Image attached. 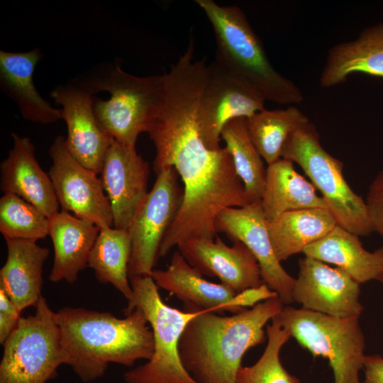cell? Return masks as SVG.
<instances>
[{
	"mask_svg": "<svg viewBox=\"0 0 383 383\" xmlns=\"http://www.w3.org/2000/svg\"><path fill=\"white\" fill-rule=\"evenodd\" d=\"M56 316L67 365L83 382L102 377L110 363L132 366L152 356L153 333L139 308L123 318L73 307L60 309Z\"/></svg>",
	"mask_w": 383,
	"mask_h": 383,
	"instance_id": "6da1fadb",
	"label": "cell"
},
{
	"mask_svg": "<svg viewBox=\"0 0 383 383\" xmlns=\"http://www.w3.org/2000/svg\"><path fill=\"white\" fill-rule=\"evenodd\" d=\"M284 305L275 296L230 316L200 311L180 337L184 367L197 383H236L245 353L265 342V326Z\"/></svg>",
	"mask_w": 383,
	"mask_h": 383,
	"instance_id": "7a4b0ae2",
	"label": "cell"
},
{
	"mask_svg": "<svg viewBox=\"0 0 383 383\" xmlns=\"http://www.w3.org/2000/svg\"><path fill=\"white\" fill-rule=\"evenodd\" d=\"M210 21L216 38L215 62L265 101L300 104L303 94L291 79L278 72L244 12L236 6L196 0Z\"/></svg>",
	"mask_w": 383,
	"mask_h": 383,
	"instance_id": "3957f363",
	"label": "cell"
},
{
	"mask_svg": "<svg viewBox=\"0 0 383 383\" xmlns=\"http://www.w3.org/2000/svg\"><path fill=\"white\" fill-rule=\"evenodd\" d=\"M94 95L107 91L109 99L94 97V113L102 127L116 140L135 147L159 110L165 74L138 77L111 65L89 77L77 79Z\"/></svg>",
	"mask_w": 383,
	"mask_h": 383,
	"instance_id": "277c9868",
	"label": "cell"
},
{
	"mask_svg": "<svg viewBox=\"0 0 383 383\" xmlns=\"http://www.w3.org/2000/svg\"><path fill=\"white\" fill-rule=\"evenodd\" d=\"M133 298L125 315L135 308L144 313L151 326L154 352L144 365L124 374L127 383H197L184 367L179 350L180 337L188 323L201 309L184 306V311L170 306L162 299L151 276L130 279Z\"/></svg>",
	"mask_w": 383,
	"mask_h": 383,
	"instance_id": "5b68a950",
	"label": "cell"
},
{
	"mask_svg": "<svg viewBox=\"0 0 383 383\" xmlns=\"http://www.w3.org/2000/svg\"><path fill=\"white\" fill-rule=\"evenodd\" d=\"M282 157L297 163L322 194L337 225L358 235L373 232L364 201L349 186L343 174V163L321 145L316 126L310 121L287 138Z\"/></svg>",
	"mask_w": 383,
	"mask_h": 383,
	"instance_id": "8992f818",
	"label": "cell"
},
{
	"mask_svg": "<svg viewBox=\"0 0 383 383\" xmlns=\"http://www.w3.org/2000/svg\"><path fill=\"white\" fill-rule=\"evenodd\" d=\"M274 318L313 357L328 360L334 383H362L365 341L359 316L337 318L286 305Z\"/></svg>",
	"mask_w": 383,
	"mask_h": 383,
	"instance_id": "52a82bcc",
	"label": "cell"
},
{
	"mask_svg": "<svg viewBox=\"0 0 383 383\" xmlns=\"http://www.w3.org/2000/svg\"><path fill=\"white\" fill-rule=\"evenodd\" d=\"M3 344L0 383H46L67 365L56 312L42 296Z\"/></svg>",
	"mask_w": 383,
	"mask_h": 383,
	"instance_id": "ba28073f",
	"label": "cell"
},
{
	"mask_svg": "<svg viewBox=\"0 0 383 383\" xmlns=\"http://www.w3.org/2000/svg\"><path fill=\"white\" fill-rule=\"evenodd\" d=\"M152 188L138 206L129 225L132 251L128 277L151 276L162 242L181 208L184 189L174 167L158 173Z\"/></svg>",
	"mask_w": 383,
	"mask_h": 383,
	"instance_id": "9c48e42d",
	"label": "cell"
},
{
	"mask_svg": "<svg viewBox=\"0 0 383 383\" xmlns=\"http://www.w3.org/2000/svg\"><path fill=\"white\" fill-rule=\"evenodd\" d=\"M49 154L52 164L48 174L61 211L90 221L100 228L113 227L110 203L97 174L72 156L62 135L55 138Z\"/></svg>",
	"mask_w": 383,
	"mask_h": 383,
	"instance_id": "30bf717a",
	"label": "cell"
},
{
	"mask_svg": "<svg viewBox=\"0 0 383 383\" xmlns=\"http://www.w3.org/2000/svg\"><path fill=\"white\" fill-rule=\"evenodd\" d=\"M50 94L55 104L62 106V119L67 128V150L84 167L100 174L114 138L102 127L94 113V94L76 79L58 85Z\"/></svg>",
	"mask_w": 383,
	"mask_h": 383,
	"instance_id": "8fae6325",
	"label": "cell"
},
{
	"mask_svg": "<svg viewBox=\"0 0 383 383\" xmlns=\"http://www.w3.org/2000/svg\"><path fill=\"white\" fill-rule=\"evenodd\" d=\"M215 228L217 233H225L233 242L243 243L251 251L258 262L263 283L277 293L284 304L294 302L295 278L276 257L260 201L223 210L216 218Z\"/></svg>",
	"mask_w": 383,
	"mask_h": 383,
	"instance_id": "7c38bea8",
	"label": "cell"
},
{
	"mask_svg": "<svg viewBox=\"0 0 383 383\" xmlns=\"http://www.w3.org/2000/svg\"><path fill=\"white\" fill-rule=\"evenodd\" d=\"M299 266L293 301L303 309L337 318L360 317L363 311L360 284L349 274L307 256L299 260Z\"/></svg>",
	"mask_w": 383,
	"mask_h": 383,
	"instance_id": "4fadbf2b",
	"label": "cell"
},
{
	"mask_svg": "<svg viewBox=\"0 0 383 383\" xmlns=\"http://www.w3.org/2000/svg\"><path fill=\"white\" fill-rule=\"evenodd\" d=\"M265 104L264 99L213 61L208 65L198 107V120L206 142L220 147L226 123L250 117L265 109Z\"/></svg>",
	"mask_w": 383,
	"mask_h": 383,
	"instance_id": "5bb4252c",
	"label": "cell"
},
{
	"mask_svg": "<svg viewBox=\"0 0 383 383\" xmlns=\"http://www.w3.org/2000/svg\"><path fill=\"white\" fill-rule=\"evenodd\" d=\"M100 174L111 208L113 227L128 230L138 206L148 192L150 164L137 152L135 147L114 139Z\"/></svg>",
	"mask_w": 383,
	"mask_h": 383,
	"instance_id": "9a60e30c",
	"label": "cell"
},
{
	"mask_svg": "<svg viewBox=\"0 0 383 383\" xmlns=\"http://www.w3.org/2000/svg\"><path fill=\"white\" fill-rule=\"evenodd\" d=\"M177 248L202 275L218 278L236 293L264 284L257 259L240 241L228 246L218 236L215 239L192 238Z\"/></svg>",
	"mask_w": 383,
	"mask_h": 383,
	"instance_id": "2e32d148",
	"label": "cell"
},
{
	"mask_svg": "<svg viewBox=\"0 0 383 383\" xmlns=\"http://www.w3.org/2000/svg\"><path fill=\"white\" fill-rule=\"evenodd\" d=\"M11 137L13 147L0 164L1 190L20 196L50 218L60 208L50 177L40 166L31 140L16 133Z\"/></svg>",
	"mask_w": 383,
	"mask_h": 383,
	"instance_id": "e0dca14e",
	"label": "cell"
},
{
	"mask_svg": "<svg viewBox=\"0 0 383 383\" xmlns=\"http://www.w3.org/2000/svg\"><path fill=\"white\" fill-rule=\"evenodd\" d=\"M40 49L23 52L0 50V88L18 106L22 117L49 124L62 119L61 109L43 98L33 83V72L42 58Z\"/></svg>",
	"mask_w": 383,
	"mask_h": 383,
	"instance_id": "ac0fdd59",
	"label": "cell"
},
{
	"mask_svg": "<svg viewBox=\"0 0 383 383\" xmlns=\"http://www.w3.org/2000/svg\"><path fill=\"white\" fill-rule=\"evenodd\" d=\"M151 277L158 287L176 296L184 306L211 312L240 311L233 304L237 294L223 284L211 282L191 266L179 250L165 270H153Z\"/></svg>",
	"mask_w": 383,
	"mask_h": 383,
	"instance_id": "d6986e66",
	"label": "cell"
},
{
	"mask_svg": "<svg viewBox=\"0 0 383 383\" xmlns=\"http://www.w3.org/2000/svg\"><path fill=\"white\" fill-rule=\"evenodd\" d=\"M50 219L49 236L54 260L49 279L72 284L87 267L90 252L100 231L96 224L64 211Z\"/></svg>",
	"mask_w": 383,
	"mask_h": 383,
	"instance_id": "ffe728a7",
	"label": "cell"
},
{
	"mask_svg": "<svg viewBox=\"0 0 383 383\" xmlns=\"http://www.w3.org/2000/svg\"><path fill=\"white\" fill-rule=\"evenodd\" d=\"M5 240L7 256L0 270V288L22 312L29 306H35L42 296L43 266L50 250L35 241Z\"/></svg>",
	"mask_w": 383,
	"mask_h": 383,
	"instance_id": "44dd1931",
	"label": "cell"
},
{
	"mask_svg": "<svg viewBox=\"0 0 383 383\" xmlns=\"http://www.w3.org/2000/svg\"><path fill=\"white\" fill-rule=\"evenodd\" d=\"M354 73L383 78V23L365 28L355 40L332 46L319 84L323 88L337 86Z\"/></svg>",
	"mask_w": 383,
	"mask_h": 383,
	"instance_id": "7402d4cb",
	"label": "cell"
},
{
	"mask_svg": "<svg viewBox=\"0 0 383 383\" xmlns=\"http://www.w3.org/2000/svg\"><path fill=\"white\" fill-rule=\"evenodd\" d=\"M346 272L359 284L380 279L383 274V247L374 252L365 250L359 236L337 225L321 240L303 252Z\"/></svg>",
	"mask_w": 383,
	"mask_h": 383,
	"instance_id": "603a6c76",
	"label": "cell"
},
{
	"mask_svg": "<svg viewBox=\"0 0 383 383\" xmlns=\"http://www.w3.org/2000/svg\"><path fill=\"white\" fill-rule=\"evenodd\" d=\"M260 204L267 221L290 211L313 208L328 210L313 185L295 170L293 162L282 157L267 168Z\"/></svg>",
	"mask_w": 383,
	"mask_h": 383,
	"instance_id": "cb8c5ba5",
	"label": "cell"
},
{
	"mask_svg": "<svg viewBox=\"0 0 383 383\" xmlns=\"http://www.w3.org/2000/svg\"><path fill=\"white\" fill-rule=\"evenodd\" d=\"M337 223L326 209L290 211L267 221L272 246L281 262L329 233Z\"/></svg>",
	"mask_w": 383,
	"mask_h": 383,
	"instance_id": "d4e9b609",
	"label": "cell"
},
{
	"mask_svg": "<svg viewBox=\"0 0 383 383\" xmlns=\"http://www.w3.org/2000/svg\"><path fill=\"white\" fill-rule=\"evenodd\" d=\"M132 242L128 230L114 227L100 228L90 252L87 267L101 283L111 284L131 301L133 289L128 277Z\"/></svg>",
	"mask_w": 383,
	"mask_h": 383,
	"instance_id": "484cf974",
	"label": "cell"
},
{
	"mask_svg": "<svg viewBox=\"0 0 383 383\" xmlns=\"http://www.w3.org/2000/svg\"><path fill=\"white\" fill-rule=\"evenodd\" d=\"M309 121V118L293 105L282 109H265L246 118L249 136L267 165L282 157L290 134Z\"/></svg>",
	"mask_w": 383,
	"mask_h": 383,
	"instance_id": "4316f807",
	"label": "cell"
},
{
	"mask_svg": "<svg viewBox=\"0 0 383 383\" xmlns=\"http://www.w3.org/2000/svg\"><path fill=\"white\" fill-rule=\"evenodd\" d=\"M221 139L232 157L250 203L260 201L267 168L249 136L246 118H235L226 123L221 131Z\"/></svg>",
	"mask_w": 383,
	"mask_h": 383,
	"instance_id": "83f0119b",
	"label": "cell"
},
{
	"mask_svg": "<svg viewBox=\"0 0 383 383\" xmlns=\"http://www.w3.org/2000/svg\"><path fill=\"white\" fill-rule=\"evenodd\" d=\"M50 219L35 206L13 194L0 199V232L5 240L37 241L49 235Z\"/></svg>",
	"mask_w": 383,
	"mask_h": 383,
	"instance_id": "f1b7e54d",
	"label": "cell"
},
{
	"mask_svg": "<svg viewBox=\"0 0 383 383\" xmlns=\"http://www.w3.org/2000/svg\"><path fill=\"white\" fill-rule=\"evenodd\" d=\"M267 344L260 359L252 365L241 367L236 383H300L280 361V351L290 338L289 332L275 318L266 327Z\"/></svg>",
	"mask_w": 383,
	"mask_h": 383,
	"instance_id": "f546056e",
	"label": "cell"
},
{
	"mask_svg": "<svg viewBox=\"0 0 383 383\" xmlns=\"http://www.w3.org/2000/svg\"><path fill=\"white\" fill-rule=\"evenodd\" d=\"M365 203L373 231L383 238V170L371 182Z\"/></svg>",
	"mask_w": 383,
	"mask_h": 383,
	"instance_id": "4dcf8cb0",
	"label": "cell"
},
{
	"mask_svg": "<svg viewBox=\"0 0 383 383\" xmlns=\"http://www.w3.org/2000/svg\"><path fill=\"white\" fill-rule=\"evenodd\" d=\"M21 311L0 288V343L3 345L16 327Z\"/></svg>",
	"mask_w": 383,
	"mask_h": 383,
	"instance_id": "1f68e13d",
	"label": "cell"
},
{
	"mask_svg": "<svg viewBox=\"0 0 383 383\" xmlns=\"http://www.w3.org/2000/svg\"><path fill=\"white\" fill-rule=\"evenodd\" d=\"M363 370L365 380L362 383H383V357L365 355Z\"/></svg>",
	"mask_w": 383,
	"mask_h": 383,
	"instance_id": "d6a6232c",
	"label": "cell"
},
{
	"mask_svg": "<svg viewBox=\"0 0 383 383\" xmlns=\"http://www.w3.org/2000/svg\"><path fill=\"white\" fill-rule=\"evenodd\" d=\"M379 281L381 282L383 284V274L382 275V277H380Z\"/></svg>",
	"mask_w": 383,
	"mask_h": 383,
	"instance_id": "836d02e7",
	"label": "cell"
}]
</instances>
